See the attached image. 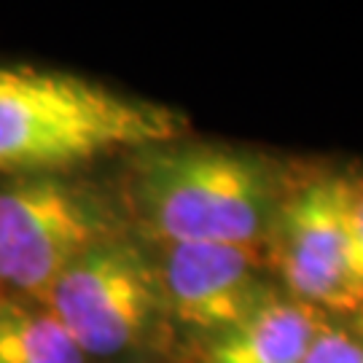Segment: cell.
Segmentation results:
<instances>
[{"label":"cell","mask_w":363,"mask_h":363,"mask_svg":"<svg viewBox=\"0 0 363 363\" xmlns=\"http://www.w3.org/2000/svg\"><path fill=\"white\" fill-rule=\"evenodd\" d=\"M291 178L259 151L172 140L132 154L124 199L156 245L264 247Z\"/></svg>","instance_id":"1"},{"label":"cell","mask_w":363,"mask_h":363,"mask_svg":"<svg viewBox=\"0 0 363 363\" xmlns=\"http://www.w3.org/2000/svg\"><path fill=\"white\" fill-rule=\"evenodd\" d=\"M189 121L78 73L0 62V175L65 172L97 156L181 140Z\"/></svg>","instance_id":"2"},{"label":"cell","mask_w":363,"mask_h":363,"mask_svg":"<svg viewBox=\"0 0 363 363\" xmlns=\"http://www.w3.org/2000/svg\"><path fill=\"white\" fill-rule=\"evenodd\" d=\"M118 234L127 220L89 181L16 175L0 186V286L40 298L67 264Z\"/></svg>","instance_id":"3"},{"label":"cell","mask_w":363,"mask_h":363,"mask_svg":"<svg viewBox=\"0 0 363 363\" xmlns=\"http://www.w3.org/2000/svg\"><path fill=\"white\" fill-rule=\"evenodd\" d=\"M40 304L62 323L78 350L97 358L138 350L167 318L154 259L130 232L67 264Z\"/></svg>","instance_id":"4"},{"label":"cell","mask_w":363,"mask_h":363,"mask_svg":"<svg viewBox=\"0 0 363 363\" xmlns=\"http://www.w3.org/2000/svg\"><path fill=\"white\" fill-rule=\"evenodd\" d=\"M350 194L347 172L294 175L264 240L280 291L331 318H350L363 304V291L350 274Z\"/></svg>","instance_id":"5"},{"label":"cell","mask_w":363,"mask_h":363,"mask_svg":"<svg viewBox=\"0 0 363 363\" xmlns=\"http://www.w3.org/2000/svg\"><path fill=\"white\" fill-rule=\"evenodd\" d=\"M159 247L154 264L164 315L202 342L283 294L269 272L264 247L213 242Z\"/></svg>","instance_id":"6"},{"label":"cell","mask_w":363,"mask_h":363,"mask_svg":"<svg viewBox=\"0 0 363 363\" xmlns=\"http://www.w3.org/2000/svg\"><path fill=\"white\" fill-rule=\"evenodd\" d=\"M328 318L277 294L245 320L202 342L196 363H298Z\"/></svg>","instance_id":"7"},{"label":"cell","mask_w":363,"mask_h":363,"mask_svg":"<svg viewBox=\"0 0 363 363\" xmlns=\"http://www.w3.org/2000/svg\"><path fill=\"white\" fill-rule=\"evenodd\" d=\"M0 363H84V352L52 312L0 301Z\"/></svg>","instance_id":"8"},{"label":"cell","mask_w":363,"mask_h":363,"mask_svg":"<svg viewBox=\"0 0 363 363\" xmlns=\"http://www.w3.org/2000/svg\"><path fill=\"white\" fill-rule=\"evenodd\" d=\"M298 363H363V345L347 318H328Z\"/></svg>","instance_id":"9"},{"label":"cell","mask_w":363,"mask_h":363,"mask_svg":"<svg viewBox=\"0 0 363 363\" xmlns=\"http://www.w3.org/2000/svg\"><path fill=\"white\" fill-rule=\"evenodd\" d=\"M347 237H350V274L355 286L363 291V175H352Z\"/></svg>","instance_id":"10"},{"label":"cell","mask_w":363,"mask_h":363,"mask_svg":"<svg viewBox=\"0 0 363 363\" xmlns=\"http://www.w3.org/2000/svg\"><path fill=\"white\" fill-rule=\"evenodd\" d=\"M347 320H350L352 331L358 334V339H361V345H363V304H361V307H358L355 312H352V315L347 318Z\"/></svg>","instance_id":"11"},{"label":"cell","mask_w":363,"mask_h":363,"mask_svg":"<svg viewBox=\"0 0 363 363\" xmlns=\"http://www.w3.org/2000/svg\"><path fill=\"white\" fill-rule=\"evenodd\" d=\"M0 288H3V286H0ZM0 301H3V291H0Z\"/></svg>","instance_id":"12"}]
</instances>
